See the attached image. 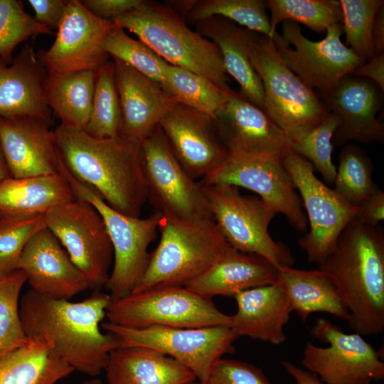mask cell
<instances>
[{
  "label": "cell",
  "mask_w": 384,
  "mask_h": 384,
  "mask_svg": "<svg viewBox=\"0 0 384 384\" xmlns=\"http://www.w3.org/2000/svg\"><path fill=\"white\" fill-rule=\"evenodd\" d=\"M356 219L369 226H377L384 219V192L378 188L358 207Z\"/></svg>",
  "instance_id": "7dc6e473"
},
{
  "label": "cell",
  "mask_w": 384,
  "mask_h": 384,
  "mask_svg": "<svg viewBox=\"0 0 384 384\" xmlns=\"http://www.w3.org/2000/svg\"><path fill=\"white\" fill-rule=\"evenodd\" d=\"M351 75L366 78L384 90V53L374 56L356 68Z\"/></svg>",
  "instance_id": "c3c4849f"
},
{
  "label": "cell",
  "mask_w": 384,
  "mask_h": 384,
  "mask_svg": "<svg viewBox=\"0 0 384 384\" xmlns=\"http://www.w3.org/2000/svg\"><path fill=\"white\" fill-rule=\"evenodd\" d=\"M46 226L44 214L0 215V276L18 270L26 243Z\"/></svg>",
  "instance_id": "60d3db41"
},
{
  "label": "cell",
  "mask_w": 384,
  "mask_h": 384,
  "mask_svg": "<svg viewBox=\"0 0 384 384\" xmlns=\"http://www.w3.org/2000/svg\"><path fill=\"white\" fill-rule=\"evenodd\" d=\"M102 46L114 59L162 85L169 63L146 44L129 37L123 28L113 25Z\"/></svg>",
  "instance_id": "74e56055"
},
{
  "label": "cell",
  "mask_w": 384,
  "mask_h": 384,
  "mask_svg": "<svg viewBox=\"0 0 384 384\" xmlns=\"http://www.w3.org/2000/svg\"><path fill=\"white\" fill-rule=\"evenodd\" d=\"M95 71L47 74L45 97L60 124L84 129L92 110Z\"/></svg>",
  "instance_id": "1f68e13d"
},
{
  "label": "cell",
  "mask_w": 384,
  "mask_h": 384,
  "mask_svg": "<svg viewBox=\"0 0 384 384\" xmlns=\"http://www.w3.org/2000/svg\"><path fill=\"white\" fill-rule=\"evenodd\" d=\"M197 32L219 48L227 74L240 87V93L264 110L262 81L250 58L249 46L256 32L220 16L196 23Z\"/></svg>",
  "instance_id": "4316f807"
},
{
  "label": "cell",
  "mask_w": 384,
  "mask_h": 384,
  "mask_svg": "<svg viewBox=\"0 0 384 384\" xmlns=\"http://www.w3.org/2000/svg\"><path fill=\"white\" fill-rule=\"evenodd\" d=\"M159 125L179 164L196 181L215 170L228 156L213 121L185 105L176 103Z\"/></svg>",
  "instance_id": "d6986e66"
},
{
  "label": "cell",
  "mask_w": 384,
  "mask_h": 384,
  "mask_svg": "<svg viewBox=\"0 0 384 384\" xmlns=\"http://www.w3.org/2000/svg\"><path fill=\"white\" fill-rule=\"evenodd\" d=\"M311 334L328 346L307 342L302 363L324 383L372 384L384 379L380 353L361 334H346L325 319L316 320Z\"/></svg>",
  "instance_id": "9a60e30c"
},
{
  "label": "cell",
  "mask_w": 384,
  "mask_h": 384,
  "mask_svg": "<svg viewBox=\"0 0 384 384\" xmlns=\"http://www.w3.org/2000/svg\"><path fill=\"white\" fill-rule=\"evenodd\" d=\"M44 216L46 227L83 274L89 289L105 288L114 261V250L98 210L88 201L75 197Z\"/></svg>",
  "instance_id": "4fadbf2b"
},
{
  "label": "cell",
  "mask_w": 384,
  "mask_h": 384,
  "mask_svg": "<svg viewBox=\"0 0 384 384\" xmlns=\"http://www.w3.org/2000/svg\"><path fill=\"white\" fill-rule=\"evenodd\" d=\"M267 8L271 14V39L277 26L285 21L301 23L318 33L343 21L341 6L337 0H268Z\"/></svg>",
  "instance_id": "e575fe53"
},
{
  "label": "cell",
  "mask_w": 384,
  "mask_h": 384,
  "mask_svg": "<svg viewBox=\"0 0 384 384\" xmlns=\"http://www.w3.org/2000/svg\"><path fill=\"white\" fill-rule=\"evenodd\" d=\"M284 166L306 211L309 231L298 240L307 261L321 264L334 251L341 233L356 218L358 208L320 181L311 164L292 150L282 156Z\"/></svg>",
  "instance_id": "7c38bea8"
},
{
  "label": "cell",
  "mask_w": 384,
  "mask_h": 384,
  "mask_svg": "<svg viewBox=\"0 0 384 384\" xmlns=\"http://www.w3.org/2000/svg\"><path fill=\"white\" fill-rule=\"evenodd\" d=\"M343 28L348 48L363 61L375 56L372 30L383 0H340Z\"/></svg>",
  "instance_id": "ab89813d"
},
{
  "label": "cell",
  "mask_w": 384,
  "mask_h": 384,
  "mask_svg": "<svg viewBox=\"0 0 384 384\" xmlns=\"http://www.w3.org/2000/svg\"><path fill=\"white\" fill-rule=\"evenodd\" d=\"M1 215V213H0V215Z\"/></svg>",
  "instance_id": "11a10c76"
},
{
  "label": "cell",
  "mask_w": 384,
  "mask_h": 384,
  "mask_svg": "<svg viewBox=\"0 0 384 384\" xmlns=\"http://www.w3.org/2000/svg\"><path fill=\"white\" fill-rule=\"evenodd\" d=\"M201 184H226L257 193L262 201L283 214L299 232L308 220L290 175L279 156L228 154L215 170L199 181Z\"/></svg>",
  "instance_id": "2e32d148"
},
{
  "label": "cell",
  "mask_w": 384,
  "mask_h": 384,
  "mask_svg": "<svg viewBox=\"0 0 384 384\" xmlns=\"http://www.w3.org/2000/svg\"><path fill=\"white\" fill-rule=\"evenodd\" d=\"M331 279L349 313L348 323L361 336L384 331V233L356 218L334 251L319 265Z\"/></svg>",
  "instance_id": "3957f363"
},
{
  "label": "cell",
  "mask_w": 384,
  "mask_h": 384,
  "mask_svg": "<svg viewBox=\"0 0 384 384\" xmlns=\"http://www.w3.org/2000/svg\"><path fill=\"white\" fill-rule=\"evenodd\" d=\"M18 270L25 274L31 289L51 299L69 300L89 289L83 274L46 226L26 243Z\"/></svg>",
  "instance_id": "44dd1931"
},
{
  "label": "cell",
  "mask_w": 384,
  "mask_h": 384,
  "mask_svg": "<svg viewBox=\"0 0 384 384\" xmlns=\"http://www.w3.org/2000/svg\"><path fill=\"white\" fill-rule=\"evenodd\" d=\"M58 164V171L67 180L75 196L91 203L106 225L113 247L114 261L105 288L112 301L130 294L147 267L150 257L148 247L156 236L161 214L154 212L141 218L119 213L93 189L75 178L60 157Z\"/></svg>",
  "instance_id": "52a82bcc"
},
{
  "label": "cell",
  "mask_w": 384,
  "mask_h": 384,
  "mask_svg": "<svg viewBox=\"0 0 384 384\" xmlns=\"http://www.w3.org/2000/svg\"><path fill=\"white\" fill-rule=\"evenodd\" d=\"M324 39L312 41L294 22H283L282 34L272 40L286 65L309 87L320 94L331 90L365 61L342 43V23L334 24Z\"/></svg>",
  "instance_id": "5bb4252c"
},
{
  "label": "cell",
  "mask_w": 384,
  "mask_h": 384,
  "mask_svg": "<svg viewBox=\"0 0 384 384\" xmlns=\"http://www.w3.org/2000/svg\"><path fill=\"white\" fill-rule=\"evenodd\" d=\"M278 267L265 257L233 247L203 274L184 287L206 298L233 297L278 282Z\"/></svg>",
  "instance_id": "484cf974"
},
{
  "label": "cell",
  "mask_w": 384,
  "mask_h": 384,
  "mask_svg": "<svg viewBox=\"0 0 384 384\" xmlns=\"http://www.w3.org/2000/svg\"><path fill=\"white\" fill-rule=\"evenodd\" d=\"M143 0H82V5L93 15L103 20L112 21L138 6Z\"/></svg>",
  "instance_id": "bcb514c9"
},
{
  "label": "cell",
  "mask_w": 384,
  "mask_h": 384,
  "mask_svg": "<svg viewBox=\"0 0 384 384\" xmlns=\"http://www.w3.org/2000/svg\"><path fill=\"white\" fill-rule=\"evenodd\" d=\"M278 282L290 302L292 311L302 321L312 313L324 312L348 321L349 313L335 285L322 270L278 267Z\"/></svg>",
  "instance_id": "f546056e"
},
{
  "label": "cell",
  "mask_w": 384,
  "mask_h": 384,
  "mask_svg": "<svg viewBox=\"0 0 384 384\" xmlns=\"http://www.w3.org/2000/svg\"><path fill=\"white\" fill-rule=\"evenodd\" d=\"M249 55L262 81L264 110L292 143L310 133L330 114L320 95L286 65L271 38L255 33Z\"/></svg>",
  "instance_id": "8992f818"
},
{
  "label": "cell",
  "mask_w": 384,
  "mask_h": 384,
  "mask_svg": "<svg viewBox=\"0 0 384 384\" xmlns=\"http://www.w3.org/2000/svg\"><path fill=\"white\" fill-rule=\"evenodd\" d=\"M101 328L113 335L118 347L137 346L166 355L206 383L215 362L233 353L238 338L232 328L223 326L199 328L151 326L131 329L107 321Z\"/></svg>",
  "instance_id": "8fae6325"
},
{
  "label": "cell",
  "mask_w": 384,
  "mask_h": 384,
  "mask_svg": "<svg viewBox=\"0 0 384 384\" xmlns=\"http://www.w3.org/2000/svg\"><path fill=\"white\" fill-rule=\"evenodd\" d=\"M111 21L134 33L169 64L206 78L226 92L231 90L218 46L192 31L169 6L143 1Z\"/></svg>",
  "instance_id": "277c9868"
},
{
  "label": "cell",
  "mask_w": 384,
  "mask_h": 384,
  "mask_svg": "<svg viewBox=\"0 0 384 384\" xmlns=\"http://www.w3.org/2000/svg\"><path fill=\"white\" fill-rule=\"evenodd\" d=\"M161 85L177 103L208 116L212 121L230 91L222 90L206 78L170 64Z\"/></svg>",
  "instance_id": "d6a6232c"
},
{
  "label": "cell",
  "mask_w": 384,
  "mask_h": 384,
  "mask_svg": "<svg viewBox=\"0 0 384 384\" xmlns=\"http://www.w3.org/2000/svg\"><path fill=\"white\" fill-rule=\"evenodd\" d=\"M75 198L68 182L60 172L0 181L1 215L46 214Z\"/></svg>",
  "instance_id": "f1b7e54d"
},
{
  "label": "cell",
  "mask_w": 384,
  "mask_h": 384,
  "mask_svg": "<svg viewBox=\"0 0 384 384\" xmlns=\"http://www.w3.org/2000/svg\"><path fill=\"white\" fill-rule=\"evenodd\" d=\"M107 384H186L196 380L174 358L144 347H117L105 368Z\"/></svg>",
  "instance_id": "83f0119b"
},
{
  "label": "cell",
  "mask_w": 384,
  "mask_h": 384,
  "mask_svg": "<svg viewBox=\"0 0 384 384\" xmlns=\"http://www.w3.org/2000/svg\"><path fill=\"white\" fill-rule=\"evenodd\" d=\"M207 384H272L263 371L234 359L220 358L213 366Z\"/></svg>",
  "instance_id": "ee69618b"
},
{
  "label": "cell",
  "mask_w": 384,
  "mask_h": 384,
  "mask_svg": "<svg viewBox=\"0 0 384 384\" xmlns=\"http://www.w3.org/2000/svg\"><path fill=\"white\" fill-rule=\"evenodd\" d=\"M186 384H207V383L201 382L199 380L197 381L196 380H195L191 381L189 383H187Z\"/></svg>",
  "instance_id": "db71d44e"
},
{
  "label": "cell",
  "mask_w": 384,
  "mask_h": 384,
  "mask_svg": "<svg viewBox=\"0 0 384 384\" xmlns=\"http://www.w3.org/2000/svg\"><path fill=\"white\" fill-rule=\"evenodd\" d=\"M112 299L93 291L86 299L72 302L51 299L32 289L21 298L19 314L27 337H41L74 370L95 377L105 370L117 338L101 331V321Z\"/></svg>",
  "instance_id": "6da1fadb"
},
{
  "label": "cell",
  "mask_w": 384,
  "mask_h": 384,
  "mask_svg": "<svg viewBox=\"0 0 384 384\" xmlns=\"http://www.w3.org/2000/svg\"><path fill=\"white\" fill-rule=\"evenodd\" d=\"M339 124V117L331 112L317 127L291 146V150L309 161L330 185H334L336 175L331 139Z\"/></svg>",
  "instance_id": "b9f144b4"
},
{
  "label": "cell",
  "mask_w": 384,
  "mask_h": 384,
  "mask_svg": "<svg viewBox=\"0 0 384 384\" xmlns=\"http://www.w3.org/2000/svg\"><path fill=\"white\" fill-rule=\"evenodd\" d=\"M52 33L25 11L21 1L0 0V59L12 61L13 51L21 42Z\"/></svg>",
  "instance_id": "7bdbcfd3"
},
{
  "label": "cell",
  "mask_w": 384,
  "mask_h": 384,
  "mask_svg": "<svg viewBox=\"0 0 384 384\" xmlns=\"http://www.w3.org/2000/svg\"><path fill=\"white\" fill-rule=\"evenodd\" d=\"M82 384H103V383L97 378L85 380Z\"/></svg>",
  "instance_id": "f5cc1de1"
},
{
  "label": "cell",
  "mask_w": 384,
  "mask_h": 384,
  "mask_svg": "<svg viewBox=\"0 0 384 384\" xmlns=\"http://www.w3.org/2000/svg\"><path fill=\"white\" fill-rule=\"evenodd\" d=\"M121 110L115 82L114 61L107 60L95 71L92 110L83 130L97 139L119 137Z\"/></svg>",
  "instance_id": "836d02e7"
},
{
  "label": "cell",
  "mask_w": 384,
  "mask_h": 384,
  "mask_svg": "<svg viewBox=\"0 0 384 384\" xmlns=\"http://www.w3.org/2000/svg\"><path fill=\"white\" fill-rule=\"evenodd\" d=\"M113 61L121 110L119 137L140 146L177 102L160 83L121 60Z\"/></svg>",
  "instance_id": "7402d4cb"
},
{
  "label": "cell",
  "mask_w": 384,
  "mask_h": 384,
  "mask_svg": "<svg viewBox=\"0 0 384 384\" xmlns=\"http://www.w3.org/2000/svg\"><path fill=\"white\" fill-rule=\"evenodd\" d=\"M50 126L31 116L0 117V142L10 177L58 172L55 135Z\"/></svg>",
  "instance_id": "603a6c76"
},
{
  "label": "cell",
  "mask_w": 384,
  "mask_h": 384,
  "mask_svg": "<svg viewBox=\"0 0 384 384\" xmlns=\"http://www.w3.org/2000/svg\"><path fill=\"white\" fill-rule=\"evenodd\" d=\"M236 313L232 315V329L237 337L279 345L286 341L284 326L292 312L282 285L275 284L252 288L234 297Z\"/></svg>",
  "instance_id": "d4e9b609"
},
{
  "label": "cell",
  "mask_w": 384,
  "mask_h": 384,
  "mask_svg": "<svg viewBox=\"0 0 384 384\" xmlns=\"http://www.w3.org/2000/svg\"><path fill=\"white\" fill-rule=\"evenodd\" d=\"M373 163L361 148L345 144L339 155L334 189L358 208L378 188L373 180Z\"/></svg>",
  "instance_id": "8d00e7d4"
},
{
  "label": "cell",
  "mask_w": 384,
  "mask_h": 384,
  "mask_svg": "<svg viewBox=\"0 0 384 384\" xmlns=\"http://www.w3.org/2000/svg\"><path fill=\"white\" fill-rule=\"evenodd\" d=\"M106 317L109 322L131 329L233 325L232 316L220 311L212 299L181 286L154 287L112 301Z\"/></svg>",
  "instance_id": "ba28073f"
},
{
  "label": "cell",
  "mask_w": 384,
  "mask_h": 384,
  "mask_svg": "<svg viewBox=\"0 0 384 384\" xmlns=\"http://www.w3.org/2000/svg\"><path fill=\"white\" fill-rule=\"evenodd\" d=\"M158 230L159 242L132 293L157 287H184L232 247L214 220L187 222L161 214Z\"/></svg>",
  "instance_id": "5b68a950"
},
{
  "label": "cell",
  "mask_w": 384,
  "mask_h": 384,
  "mask_svg": "<svg viewBox=\"0 0 384 384\" xmlns=\"http://www.w3.org/2000/svg\"><path fill=\"white\" fill-rule=\"evenodd\" d=\"M74 369L41 337L0 357V384H55Z\"/></svg>",
  "instance_id": "4dcf8cb0"
},
{
  "label": "cell",
  "mask_w": 384,
  "mask_h": 384,
  "mask_svg": "<svg viewBox=\"0 0 384 384\" xmlns=\"http://www.w3.org/2000/svg\"><path fill=\"white\" fill-rule=\"evenodd\" d=\"M383 91L373 82L348 75L331 90L320 94L329 110L340 119L331 142L343 146L350 141L383 142L384 124L377 118Z\"/></svg>",
  "instance_id": "ffe728a7"
},
{
  "label": "cell",
  "mask_w": 384,
  "mask_h": 384,
  "mask_svg": "<svg viewBox=\"0 0 384 384\" xmlns=\"http://www.w3.org/2000/svg\"><path fill=\"white\" fill-rule=\"evenodd\" d=\"M26 282L20 270L0 276V357L28 342L19 314L20 292Z\"/></svg>",
  "instance_id": "f35d334b"
},
{
  "label": "cell",
  "mask_w": 384,
  "mask_h": 384,
  "mask_svg": "<svg viewBox=\"0 0 384 384\" xmlns=\"http://www.w3.org/2000/svg\"><path fill=\"white\" fill-rule=\"evenodd\" d=\"M34 12V19L52 31L58 30L64 16L68 0H28Z\"/></svg>",
  "instance_id": "f6af8a7d"
},
{
  "label": "cell",
  "mask_w": 384,
  "mask_h": 384,
  "mask_svg": "<svg viewBox=\"0 0 384 384\" xmlns=\"http://www.w3.org/2000/svg\"><path fill=\"white\" fill-rule=\"evenodd\" d=\"M282 365L288 375L294 380V384H326L315 375L290 361H282Z\"/></svg>",
  "instance_id": "681fc988"
},
{
  "label": "cell",
  "mask_w": 384,
  "mask_h": 384,
  "mask_svg": "<svg viewBox=\"0 0 384 384\" xmlns=\"http://www.w3.org/2000/svg\"><path fill=\"white\" fill-rule=\"evenodd\" d=\"M213 124L228 154L282 156L292 142L267 112L231 90Z\"/></svg>",
  "instance_id": "ac0fdd59"
},
{
  "label": "cell",
  "mask_w": 384,
  "mask_h": 384,
  "mask_svg": "<svg viewBox=\"0 0 384 384\" xmlns=\"http://www.w3.org/2000/svg\"><path fill=\"white\" fill-rule=\"evenodd\" d=\"M54 132L60 159L75 178L117 211L140 217L147 201L140 146L120 137L95 138L63 124Z\"/></svg>",
  "instance_id": "7a4b0ae2"
},
{
  "label": "cell",
  "mask_w": 384,
  "mask_h": 384,
  "mask_svg": "<svg viewBox=\"0 0 384 384\" xmlns=\"http://www.w3.org/2000/svg\"><path fill=\"white\" fill-rule=\"evenodd\" d=\"M267 9V1L264 0H202L195 1L187 16L196 23L220 16L270 38Z\"/></svg>",
  "instance_id": "d590c367"
},
{
  "label": "cell",
  "mask_w": 384,
  "mask_h": 384,
  "mask_svg": "<svg viewBox=\"0 0 384 384\" xmlns=\"http://www.w3.org/2000/svg\"><path fill=\"white\" fill-rule=\"evenodd\" d=\"M140 155L154 212L187 222L214 220L201 183L182 168L159 125L142 142Z\"/></svg>",
  "instance_id": "30bf717a"
},
{
  "label": "cell",
  "mask_w": 384,
  "mask_h": 384,
  "mask_svg": "<svg viewBox=\"0 0 384 384\" xmlns=\"http://www.w3.org/2000/svg\"><path fill=\"white\" fill-rule=\"evenodd\" d=\"M9 177H10V176H9V174L6 165V162H5V159H4V154H3V151L1 148V144L0 142V181L5 179L6 178H9Z\"/></svg>",
  "instance_id": "816d5d0a"
},
{
  "label": "cell",
  "mask_w": 384,
  "mask_h": 384,
  "mask_svg": "<svg viewBox=\"0 0 384 384\" xmlns=\"http://www.w3.org/2000/svg\"><path fill=\"white\" fill-rule=\"evenodd\" d=\"M375 56L384 53V6L376 14L372 30Z\"/></svg>",
  "instance_id": "f907efd6"
},
{
  "label": "cell",
  "mask_w": 384,
  "mask_h": 384,
  "mask_svg": "<svg viewBox=\"0 0 384 384\" xmlns=\"http://www.w3.org/2000/svg\"><path fill=\"white\" fill-rule=\"evenodd\" d=\"M47 74L28 45L12 61L0 59V117L31 116L52 124V110L44 94Z\"/></svg>",
  "instance_id": "cb8c5ba5"
},
{
  "label": "cell",
  "mask_w": 384,
  "mask_h": 384,
  "mask_svg": "<svg viewBox=\"0 0 384 384\" xmlns=\"http://www.w3.org/2000/svg\"><path fill=\"white\" fill-rule=\"evenodd\" d=\"M93 15L80 0H68L52 46L37 55L48 74L96 71L108 60L102 42L113 26Z\"/></svg>",
  "instance_id": "e0dca14e"
},
{
  "label": "cell",
  "mask_w": 384,
  "mask_h": 384,
  "mask_svg": "<svg viewBox=\"0 0 384 384\" xmlns=\"http://www.w3.org/2000/svg\"><path fill=\"white\" fill-rule=\"evenodd\" d=\"M201 185L214 222L233 248L260 255L277 267H292L289 249L269 233L277 214L274 208L259 197L241 194L234 186Z\"/></svg>",
  "instance_id": "9c48e42d"
}]
</instances>
